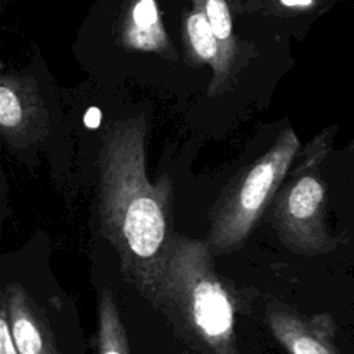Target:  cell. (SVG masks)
I'll return each instance as SVG.
<instances>
[{
  "label": "cell",
  "mask_w": 354,
  "mask_h": 354,
  "mask_svg": "<svg viewBox=\"0 0 354 354\" xmlns=\"http://www.w3.org/2000/svg\"><path fill=\"white\" fill-rule=\"evenodd\" d=\"M171 184L147 177L141 141L119 137L106 147L98 178L102 235L116 250L124 277L148 299L166 256Z\"/></svg>",
  "instance_id": "1"
},
{
  "label": "cell",
  "mask_w": 354,
  "mask_h": 354,
  "mask_svg": "<svg viewBox=\"0 0 354 354\" xmlns=\"http://www.w3.org/2000/svg\"><path fill=\"white\" fill-rule=\"evenodd\" d=\"M133 18L140 29L152 28L156 24L158 15L152 0H140L133 11Z\"/></svg>",
  "instance_id": "12"
},
{
  "label": "cell",
  "mask_w": 354,
  "mask_h": 354,
  "mask_svg": "<svg viewBox=\"0 0 354 354\" xmlns=\"http://www.w3.org/2000/svg\"><path fill=\"white\" fill-rule=\"evenodd\" d=\"M281 1L288 7H306L313 3V0H281Z\"/></svg>",
  "instance_id": "14"
},
{
  "label": "cell",
  "mask_w": 354,
  "mask_h": 354,
  "mask_svg": "<svg viewBox=\"0 0 354 354\" xmlns=\"http://www.w3.org/2000/svg\"><path fill=\"white\" fill-rule=\"evenodd\" d=\"M332 136L325 130L314 138L292 177L282 183L270 203V223L279 241L299 254L315 256L336 246L326 228V191L319 173Z\"/></svg>",
  "instance_id": "3"
},
{
  "label": "cell",
  "mask_w": 354,
  "mask_h": 354,
  "mask_svg": "<svg viewBox=\"0 0 354 354\" xmlns=\"http://www.w3.org/2000/svg\"><path fill=\"white\" fill-rule=\"evenodd\" d=\"M297 149L293 131H285L263 158L221 194L206 239L214 253L232 252L243 245L282 185Z\"/></svg>",
  "instance_id": "4"
},
{
  "label": "cell",
  "mask_w": 354,
  "mask_h": 354,
  "mask_svg": "<svg viewBox=\"0 0 354 354\" xmlns=\"http://www.w3.org/2000/svg\"><path fill=\"white\" fill-rule=\"evenodd\" d=\"M11 333L19 354H59L46 313L19 283H8L1 293Z\"/></svg>",
  "instance_id": "6"
},
{
  "label": "cell",
  "mask_w": 354,
  "mask_h": 354,
  "mask_svg": "<svg viewBox=\"0 0 354 354\" xmlns=\"http://www.w3.org/2000/svg\"><path fill=\"white\" fill-rule=\"evenodd\" d=\"M100 122H101V112H100V109H97V108H94V106L90 108V109L86 112V115H84V124H86L87 127L95 129V127H98Z\"/></svg>",
  "instance_id": "13"
},
{
  "label": "cell",
  "mask_w": 354,
  "mask_h": 354,
  "mask_svg": "<svg viewBox=\"0 0 354 354\" xmlns=\"http://www.w3.org/2000/svg\"><path fill=\"white\" fill-rule=\"evenodd\" d=\"M22 120V109L15 94L7 87L0 88V123L4 129H14Z\"/></svg>",
  "instance_id": "10"
},
{
  "label": "cell",
  "mask_w": 354,
  "mask_h": 354,
  "mask_svg": "<svg viewBox=\"0 0 354 354\" xmlns=\"http://www.w3.org/2000/svg\"><path fill=\"white\" fill-rule=\"evenodd\" d=\"M209 24L217 39H227L231 33V17L224 0H207Z\"/></svg>",
  "instance_id": "9"
},
{
  "label": "cell",
  "mask_w": 354,
  "mask_h": 354,
  "mask_svg": "<svg viewBox=\"0 0 354 354\" xmlns=\"http://www.w3.org/2000/svg\"><path fill=\"white\" fill-rule=\"evenodd\" d=\"M0 354H19L11 333L6 303L0 299Z\"/></svg>",
  "instance_id": "11"
},
{
  "label": "cell",
  "mask_w": 354,
  "mask_h": 354,
  "mask_svg": "<svg viewBox=\"0 0 354 354\" xmlns=\"http://www.w3.org/2000/svg\"><path fill=\"white\" fill-rule=\"evenodd\" d=\"M266 319L289 354H342L335 343L336 325L328 314L308 318L290 308L271 307Z\"/></svg>",
  "instance_id": "5"
},
{
  "label": "cell",
  "mask_w": 354,
  "mask_h": 354,
  "mask_svg": "<svg viewBox=\"0 0 354 354\" xmlns=\"http://www.w3.org/2000/svg\"><path fill=\"white\" fill-rule=\"evenodd\" d=\"M187 26H188V33L195 51L202 58L213 57L216 53L217 44H216V35L213 33L209 19L203 14L196 12L189 17Z\"/></svg>",
  "instance_id": "8"
},
{
  "label": "cell",
  "mask_w": 354,
  "mask_h": 354,
  "mask_svg": "<svg viewBox=\"0 0 354 354\" xmlns=\"http://www.w3.org/2000/svg\"><path fill=\"white\" fill-rule=\"evenodd\" d=\"M207 241L171 235L148 300L196 354H238L235 301Z\"/></svg>",
  "instance_id": "2"
},
{
  "label": "cell",
  "mask_w": 354,
  "mask_h": 354,
  "mask_svg": "<svg viewBox=\"0 0 354 354\" xmlns=\"http://www.w3.org/2000/svg\"><path fill=\"white\" fill-rule=\"evenodd\" d=\"M97 350L98 354H130L124 325L108 289H102L98 300Z\"/></svg>",
  "instance_id": "7"
}]
</instances>
